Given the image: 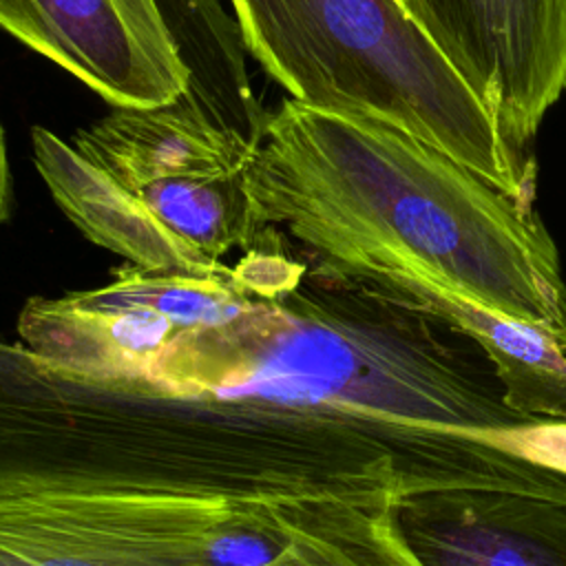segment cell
<instances>
[{
  "label": "cell",
  "mask_w": 566,
  "mask_h": 566,
  "mask_svg": "<svg viewBox=\"0 0 566 566\" xmlns=\"http://www.w3.org/2000/svg\"><path fill=\"white\" fill-rule=\"evenodd\" d=\"M139 385L345 418L391 451L402 497L473 486L566 504V420L513 409L482 349L431 316L314 270L177 334Z\"/></svg>",
  "instance_id": "cell-1"
},
{
  "label": "cell",
  "mask_w": 566,
  "mask_h": 566,
  "mask_svg": "<svg viewBox=\"0 0 566 566\" xmlns=\"http://www.w3.org/2000/svg\"><path fill=\"white\" fill-rule=\"evenodd\" d=\"M42 491L402 497L391 451L345 418L93 380L0 336V495Z\"/></svg>",
  "instance_id": "cell-2"
},
{
  "label": "cell",
  "mask_w": 566,
  "mask_h": 566,
  "mask_svg": "<svg viewBox=\"0 0 566 566\" xmlns=\"http://www.w3.org/2000/svg\"><path fill=\"white\" fill-rule=\"evenodd\" d=\"M243 186L256 221L294 239L310 270L340 276L407 256L566 347V279L537 208L436 146L283 97L265 113Z\"/></svg>",
  "instance_id": "cell-3"
},
{
  "label": "cell",
  "mask_w": 566,
  "mask_h": 566,
  "mask_svg": "<svg viewBox=\"0 0 566 566\" xmlns=\"http://www.w3.org/2000/svg\"><path fill=\"white\" fill-rule=\"evenodd\" d=\"M245 55L287 97L400 128L535 206V157L515 150L480 95L402 0H228Z\"/></svg>",
  "instance_id": "cell-4"
},
{
  "label": "cell",
  "mask_w": 566,
  "mask_h": 566,
  "mask_svg": "<svg viewBox=\"0 0 566 566\" xmlns=\"http://www.w3.org/2000/svg\"><path fill=\"white\" fill-rule=\"evenodd\" d=\"M325 551L310 497L0 495V566H325Z\"/></svg>",
  "instance_id": "cell-5"
},
{
  "label": "cell",
  "mask_w": 566,
  "mask_h": 566,
  "mask_svg": "<svg viewBox=\"0 0 566 566\" xmlns=\"http://www.w3.org/2000/svg\"><path fill=\"white\" fill-rule=\"evenodd\" d=\"M252 298L230 265L190 274L124 263L99 287L27 298L15 332L57 369L137 385L177 334L226 323Z\"/></svg>",
  "instance_id": "cell-6"
},
{
  "label": "cell",
  "mask_w": 566,
  "mask_h": 566,
  "mask_svg": "<svg viewBox=\"0 0 566 566\" xmlns=\"http://www.w3.org/2000/svg\"><path fill=\"white\" fill-rule=\"evenodd\" d=\"M495 117L533 157L566 91V0H402Z\"/></svg>",
  "instance_id": "cell-7"
},
{
  "label": "cell",
  "mask_w": 566,
  "mask_h": 566,
  "mask_svg": "<svg viewBox=\"0 0 566 566\" xmlns=\"http://www.w3.org/2000/svg\"><path fill=\"white\" fill-rule=\"evenodd\" d=\"M329 279L431 316L482 349L513 409L566 420V347L548 329L491 307L407 256H378Z\"/></svg>",
  "instance_id": "cell-8"
},
{
  "label": "cell",
  "mask_w": 566,
  "mask_h": 566,
  "mask_svg": "<svg viewBox=\"0 0 566 566\" xmlns=\"http://www.w3.org/2000/svg\"><path fill=\"white\" fill-rule=\"evenodd\" d=\"M391 528L418 566H566V504L504 489L400 497Z\"/></svg>",
  "instance_id": "cell-9"
},
{
  "label": "cell",
  "mask_w": 566,
  "mask_h": 566,
  "mask_svg": "<svg viewBox=\"0 0 566 566\" xmlns=\"http://www.w3.org/2000/svg\"><path fill=\"white\" fill-rule=\"evenodd\" d=\"M0 29L113 108L166 104L190 91L153 57L115 0H0Z\"/></svg>",
  "instance_id": "cell-10"
},
{
  "label": "cell",
  "mask_w": 566,
  "mask_h": 566,
  "mask_svg": "<svg viewBox=\"0 0 566 566\" xmlns=\"http://www.w3.org/2000/svg\"><path fill=\"white\" fill-rule=\"evenodd\" d=\"M71 144L130 195L166 179L241 175L256 148L186 95L155 106H115Z\"/></svg>",
  "instance_id": "cell-11"
},
{
  "label": "cell",
  "mask_w": 566,
  "mask_h": 566,
  "mask_svg": "<svg viewBox=\"0 0 566 566\" xmlns=\"http://www.w3.org/2000/svg\"><path fill=\"white\" fill-rule=\"evenodd\" d=\"M33 164L57 208L95 245L144 270L201 274L142 201L44 126L31 128Z\"/></svg>",
  "instance_id": "cell-12"
},
{
  "label": "cell",
  "mask_w": 566,
  "mask_h": 566,
  "mask_svg": "<svg viewBox=\"0 0 566 566\" xmlns=\"http://www.w3.org/2000/svg\"><path fill=\"white\" fill-rule=\"evenodd\" d=\"M166 22L192 62H206L230 53L239 42L232 13L221 0H159Z\"/></svg>",
  "instance_id": "cell-13"
},
{
  "label": "cell",
  "mask_w": 566,
  "mask_h": 566,
  "mask_svg": "<svg viewBox=\"0 0 566 566\" xmlns=\"http://www.w3.org/2000/svg\"><path fill=\"white\" fill-rule=\"evenodd\" d=\"M115 4L153 57L172 75L190 82V69L181 57L179 44L166 22L159 0H115Z\"/></svg>",
  "instance_id": "cell-14"
},
{
  "label": "cell",
  "mask_w": 566,
  "mask_h": 566,
  "mask_svg": "<svg viewBox=\"0 0 566 566\" xmlns=\"http://www.w3.org/2000/svg\"><path fill=\"white\" fill-rule=\"evenodd\" d=\"M11 212V166L4 128L0 124V226L9 219Z\"/></svg>",
  "instance_id": "cell-15"
},
{
  "label": "cell",
  "mask_w": 566,
  "mask_h": 566,
  "mask_svg": "<svg viewBox=\"0 0 566 566\" xmlns=\"http://www.w3.org/2000/svg\"><path fill=\"white\" fill-rule=\"evenodd\" d=\"M394 533V528H391ZM391 566H418L411 555L405 551V546L398 542L396 533H394V546H391Z\"/></svg>",
  "instance_id": "cell-16"
}]
</instances>
